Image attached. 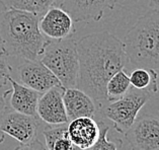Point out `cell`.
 Listing matches in <instances>:
<instances>
[{
    "label": "cell",
    "instance_id": "obj_1",
    "mask_svg": "<svg viewBox=\"0 0 159 150\" xmlns=\"http://www.w3.org/2000/svg\"><path fill=\"white\" fill-rule=\"evenodd\" d=\"M77 53L79 75L76 87L89 95L102 110L107 103V81L128 64L125 46L115 34L96 32L77 42Z\"/></svg>",
    "mask_w": 159,
    "mask_h": 150
},
{
    "label": "cell",
    "instance_id": "obj_2",
    "mask_svg": "<svg viewBox=\"0 0 159 150\" xmlns=\"http://www.w3.org/2000/svg\"><path fill=\"white\" fill-rule=\"evenodd\" d=\"M39 20L36 14L14 8L0 13V45L4 54L40 60L50 40L41 33Z\"/></svg>",
    "mask_w": 159,
    "mask_h": 150
},
{
    "label": "cell",
    "instance_id": "obj_3",
    "mask_svg": "<svg viewBox=\"0 0 159 150\" xmlns=\"http://www.w3.org/2000/svg\"><path fill=\"white\" fill-rule=\"evenodd\" d=\"M123 43L132 66L159 71V11L152 9L139 18Z\"/></svg>",
    "mask_w": 159,
    "mask_h": 150
},
{
    "label": "cell",
    "instance_id": "obj_4",
    "mask_svg": "<svg viewBox=\"0 0 159 150\" xmlns=\"http://www.w3.org/2000/svg\"><path fill=\"white\" fill-rule=\"evenodd\" d=\"M40 61L56 76L64 89L77 86L79 60L77 42L72 38L60 41L50 40Z\"/></svg>",
    "mask_w": 159,
    "mask_h": 150
},
{
    "label": "cell",
    "instance_id": "obj_5",
    "mask_svg": "<svg viewBox=\"0 0 159 150\" xmlns=\"http://www.w3.org/2000/svg\"><path fill=\"white\" fill-rule=\"evenodd\" d=\"M150 92L131 87L123 98L107 102L102 109L104 117L111 121L114 128L121 134L127 133L134 124L140 110L151 98Z\"/></svg>",
    "mask_w": 159,
    "mask_h": 150
},
{
    "label": "cell",
    "instance_id": "obj_6",
    "mask_svg": "<svg viewBox=\"0 0 159 150\" xmlns=\"http://www.w3.org/2000/svg\"><path fill=\"white\" fill-rule=\"evenodd\" d=\"M40 118L7 111L6 107L0 111V131L14 138L20 144L30 143L37 139L40 128Z\"/></svg>",
    "mask_w": 159,
    "mask_h": 150
},
{
    "label": "cell",
    "instance_id": "obj_7",
    "mask_svg": "<svg viewBox=\"0 0 159 150\" xmlns=\"http://www.w3.org/2000/svg\"><path fill=\"white\" fill-rule=\"evenodd\" d=\"M58 7L65 10L74 22L99 21L107 11L112 10L119 0H58Z\"/></svg>",
    "mask_w": 159,
    "mask_h": 150
},
{
    "label": "cell",
    "instance_id": "obj_8",
    "mask_svg": "<svg viewBox=\"0 0 159 150\" xmlns=\"http://www.w3.org/2000/svg\"><path fill=\"white\" fill-rule=\"evenodd\" d=\"M133 150H159V119L143 115L125 134Z\"/></svg>",
    "mask_w": 159,
    "mask_h": 150
},
{
    "label": "cell",
    "instance_id": "obj_9",
    "mask_svg": "<svg viewBox=\"0 0 159 150\" xmlns=\"http://www.w3.org/2000/svg\"><path fill=\"white\" fill-rule=\"evenodd\" d=\"M18 76L25 86L41 94L55 86H62L56 76L40 60L21 59L18 66Z\"/></svg>",
    "mask_w": 159,
    "mask_h": 150
},
{
    "label": "cell",
    "instance_id": "obj_10",
    "mask_svg": "<svg viewBox=\"0 0 159 150\" xmlns=\"http://www.w3.org/2000/svg\"><path fill=\"white\" fill-rule=\"evenodd\" d=\"M41 33L49 40L60 41L69 39L75 33L74 21L65 10L53 6L39 20Z\"/></svg>",
    "mask_w": 159,
    "mask_h": 150
},
{
    "label": "cell",
    "instance_id": "obj_11",
    "mask_svg": "<svg viewBox=\"0 0 159 150\" xmlns=\"http://www.w3.org/2000/svg\"><path fill=\"white\" fill-rule=\"evenodd\" d=\"M64 88L55 86L41 95L38 102L37 114L40 120L48 125L69 123L63 102Z\"/></svg>",
    "mask_w": 159,
    "mask_h": 150
},
{
    "label": "cell",
    "instance_id": "obj_12",
    "mask_svg": "<svg viewBox=\"0 0 159 150\" xmlns=\"http://www.w3.org/2000/svg\"><path fill=\"white\" fill-rule=\"evenodd\" d=\"M63 102L69 121L82 117L93 118L98 111L92 98L77 87L64 89Z\"/></svg>",
    "mask_w": 159,
    "mask_h": 150
},
{
    "label": "cell",
    "instance_id": "obj_13",
    "mask_svg": "<svg viewBox=\"0 0 159 150\" xmlns=\"http://www.w3.org/2000/svg\"><path fill=\"white\" fill-rule=\"evenodd\" d=\"M69 137L74 146L84 150L92 146L99 137V125L93 118H77L68 123Z\"/></svg>",
    "mask_w": 159,
    "mask_h": 150
},
{
    "label": "cell",
    "instance_id": "obj_14",
    "mask_svg": "<svg viewBox=\"0 0 159 150\" xmlns=\"http://www.w3.org/2000/svg\"><path fill=\"white\" fill-rule=\"evenodd\" d=\"M8 82L12 87L10 90L11 98L9 101L11 109L17 113L38 117L37 107L42 94L32 88L25 86L24 84L16 82L11 76L8 78Z\"/></svg>",
    "mask_w": 159,
    "mask_h": 150
},
{
    "label": "cell",
    "instance_id": "obj_15",
    "mask_svg": "<svg viewBox=\"0 0 159 150\" xmlns=\"http://www.w3.org/2000/svg\"><path fill=\"white\" fill-rule=\"evenodd\" d=\"M46 147L48 150H79L69 137L68 123L59 125H46L43 129Z\"/></svg>",
    "mask_w": 159,
    "mask_h": 150
},
{
    "label": "cell",
    "instance_id": "obj_16",
    "mask_svg": "<svg viewBox=\"0 0 159 150\" xmlns=\"http://www.w3.org/2000/svg\"><path fill=\"white\" fill-rule=\"evenodd\" d=\"M131 86L151 94L158 91L157 72L149 68H135L129 74Z\"/></svg>",
    "mask_w": 159,
    "mask_h": 150
},
{
    "label": "cell",
    "instance_id": "obj_17",
    "mask_svg": "<svg viewBox=\"0 0 159 150\" xmlns=\"http://www.w3.org/2000/svg\"><path fill=\"white\" fill-rule=\"evenodd\" d=\"M7 8L28 11L41 17L51 7L55 6L58 0H2Z\"/></svg>",
    "mask_w": 159,
    "mask_h": 150
},
{
    "label": "cell",
    "instance_id": "obj_18",
    "mask_svg": "<svg viewBox=\"0 0 159 150\" xmlns=\"http://www.w3.org/2000/svg\"><path fill=\"white\" fill-rule=\"evenodd\" d=\"M131 87L129 75L124 69L120 70L114 76H111L107 83L106 92L107 102L117 101V99L123 98L130 90Z\"/></svg>",
    "mask_w": 159,
    "mask_h": 150
},
{
    "label": "cell",
    "instance_id": "obj_19",
    "mask_svg": "<svg viewBox=\"0 0 159 150\" xmlns=\"http://www.w3.org/2000/svg\"><path fill=\"white\" fill-rule=\"evenodd\" d=\"M98 125H99V137L98 141L89 148L84 150H119V148H121L123 146V141L121 139H115V140L108 139L107 134L108 131H110V127L102 121L98 122Z\"/></svg>",
    "mask_w": 159,
    "mask_h": 150
},
{
    "label": "cell",
    "instance_id": "obj_20",
    "mask_svg": "<svg viewBox=\"0 0 159 150\" xmlns=\"http://www.w3.org/2000/svg\"><path fill=\"white\" fill-rule=\"evenodd\" d=\"M12 73V68L7 60L0 57V86H3L8 82V78Z\"/></svg>",
    "mask_w": 159,
    "mask_h": 150
},
{
    "label": "cell",
    "instance_id": "obj_21",
    "mask_svg": "<svg viewBox=\"0 0 159 150\" xmlns=\"http://www.w3.org/2000/svg\"><path fill=\"white\" fill-rule=\"evenodd\" d=\"M15 150H48V149L41 141L36 139L32 142H30V143L18 145L17 147L15 148Z\"/></svg>",
    "mask_w": 159,
    "mask_h": 150
},
{
    "label": "cell",
    "instance_id": "obj_22",
    "mask_svg": "<svg viewBox=\"0 0 159 150\" xmlns=\"http://www.w3.org/2000/svg\"><path fill=\"white\" fill-rule=\"evenodd\" d=\"M149 6L152 9L159 11V0H149Z\"/></svg>",
    "mask_w": 159,
    "mask_h": 150
},
{
    "label": "cell",
    "instance_id": "obj_23",
    "mask_svg": "<svg viewBox=\"0 0 159 150\" xmlns=\"http://www.w3.org/2000/svg\"><path fill=\"white\" fill-rule=\"evenodd\" d=\"M5 102H4V97L2 98H0V111H2L3 110L5 109Z\"/></svg>",
    "mask_w": 159,
    "mask_h": 150
},
{
    "label": "cell",
    "instance_id": "obj_24",
    "mask_svg": "<svg viewBox=\"0 0 159 150\" xmlns=\"http://www.w3.org/2000/svg\"><path fill=\"white\" fill-rule=\"evenodd\" d=\"M7 9V7L5 6L4 2L2 1V0H0V13L3 12V11H5Z\"/></svg>",
    "mask_w": 159,
    "mask_h": 150
},
{
    "label": "cell",
    "instance_id": "obj_25",
    "mask_svg": "<svg viewBox=\"0 0 159 150\" xmlns=\"http://www.w3.org/2000/svg\"><path fill=\"white\" fill-rule=\"evenodd\" d=\"M4 135H5V134H3L1 131H0V144H1L3 141H4Z\"/></svg>",
    "mask_w": 159,
    "mask_h": 150
},
{
    "label": "cell",
    "instance_id": "obj_26",
    "mask_svg": "<svg viewBox=\"0 0 159 150\" xmlns=\"http://www.w3.org/2000/svg\"><path fill=\"white\" fill-rule=\"evenodd\" d=\"M4 54V52H3V50H2V47H1V45H0V56L3 55Z\"/></svg>",
    "mask_w": 159,
    "mask_h": 150
}]
</instances>
